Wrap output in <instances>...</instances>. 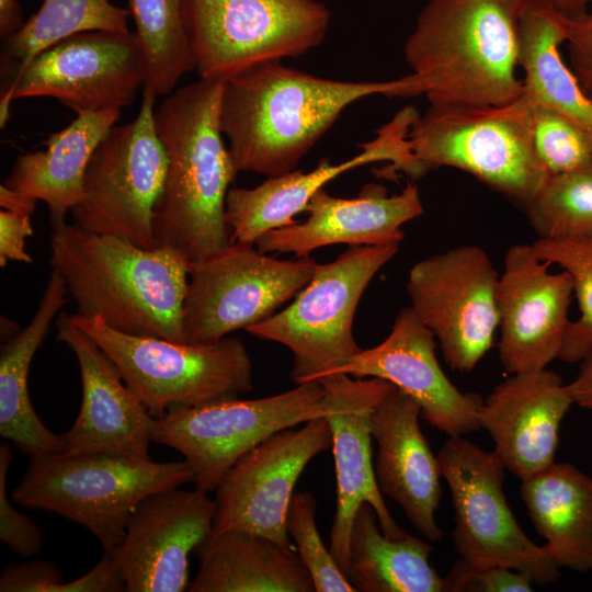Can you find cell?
Returning <instances> with one entry per match:
<instances>
[{
    "instance_id": "1",
    "label": "cell",
    "mask_w": 592,
    "mask_h": 592,
    "mask_svg": "<svg viewBox=\"0 0 592 592\" xmlns=\"http://www.w3.org/2000/svg\"><path fill=\"white\" fill-rule=\"evenodd\" d=\"M373 94L414 96L415 82L341 81L269 61L225 81L220 128L238 171L276 177L293 171L345 107Z\"/></svg>"
},
{
    "instance_id": "2",
    "label": "cell",
    "mask_w": 592,
    "mask_h": 592,
    "mask_svg": "<svg viewBox=\"0 0 592 592\" xmlns=\"http://www.w3.org/2000/svg\"><path fill=\"white\" fill-rule=\"evenodd\" d=\"M224 84L200 78L173 90L155 110L157 134L168 159L153 210L155 244L189 264L231 243L225 205L239 171L220 128Z\"/></svg>"
},
{
    "instance_id": "3",
    "label": "cell",
    "mask_w": 592,
    "mask_h": 592,
    "mask_svg": "<svg viewBox=\"0 0 592 592\" xmlns=\"http://www.w3.org/2000/svg\"><path fill=\"white\" fill-rule=\"evenodd\" d=\"M49 248L52 271L62 278L77 315L124 333L186 342L189 263L179 254L67 223L53 227Z\"/></svg>"
},
{
    "instance_id": "4",
    "label": "cell",
    "mask_w": 592,
    "mask_h": 592,
    "mask_svg": "<svg viewBox=\"0 0 592 592\" xmlns=\"http://www.w3.org/2000/svg\"><path fill=\"white\" fill-rule=\"evenodd\" d=\"M532 0H430L405 45L417 95L436 105H500L523 93L520 21Z\"/></svg>"
},
{
    "instance_id": "5",
    "label": "cell",
    "mask_w": 592,
    "mask_h": 592,
    "mask_svg": "<svg viewBox=\"0 0 592 592\" xmlns=\"http://www.w3.org/2000/svg\"><path fill=\"white\" fill-rule=\"evenodd\" d=\"M353 384L352 376L338 374L270 397L171 408L156 418L152 443L181 453L193 470L195 488L207 493L216 490L241 456L269 436L341 410Z\"/></svg>"
},
{
    "instance_id": "6",
    "label": "cell",
    "mask_w": 592,
    "mask_h": 592,
    "mask_svg": "<svg viewBox=\"0 0 592 592\" xmlns=\"http://www.w3.org/2000/svg\"><path fill=\"white\" fill-rule=\"evenodd\" d=\"M186 460L98 453L57 458L32 457L12 492L20 505L59 514L86 527L103 551L122 543L127 522L147 497L193 482Z\"/></svg>"
},
{
    "instance_id": "7",
    "label": "cell",
    "mask_w": 592,
    "mask_h": 592,
    "mask_svg": "<svg viewBox=\"0 0 592 592\" xmlns=\"http://www.w3.org/2000/svg\"><path fill=\"white\" fill-rule=\"evenodd\" d=\"M408 138L429 170L459 169L522 205L548 178L535 151L523 93L500 105L430 104L412 123Z\"/></svg>"
},
{
    "instance_id": "8",
    "label": "cell",
    "mask_w": 592,
    "mask_h": 592,
    "mask_svg": "<svg viewBox=\"0 0 592 592\" xmlns=\"http://www.w3.org/2000/svg\"><path fill=\"white\" fill-rule=\"evenodd\" d=\"M70 317L113 361L155 418L175 407L239 398L253 388L252 361L238 338L174 342L124 333L94 317Z\"/></svg>"
},
{
    "instance_id": "9",
    "label": "cell",
    "mask_w": 592,
    "mask_h": 592,
    "mask_svg": "<svg viewBox=\"0 0 592 592\" xmlns=\"http://www.w3.org/2000/svg\"><path fill=\"white\" fill-rule=\"evenodd\" d=\"M398 250L399 244L351 246L334 261L318 263L287 307L246 331L291 351V379L296 385L339 374L361 351L353 335L360 299Z\"/></svg>"
},
{
    "instance_id": "10",
    "label": "cell",
    "mask_w": 592,
    "mask_h": 592,
    "mask_svg": "<svg viewBox=\"0 0 592 592\" xmlns=\"http://www.w3.org/2000/svg\"><path fill=\"white\" fill-rule=\"evenodd\" d=\"M182 10L200 78L224 82L307 54L323 42L331 21L319 0H183Z\"/></svg>"
},
{
    "instance_id": "11",
    "label": "cell",
    "mask_w": 592,
    "mask_h": 592,
    "mask_svg": "<svg viewBox=\"0 0 592 592\" xmlns=\"http://www.w3.org/2000/svg\"><path fill=\"white\" fill-rule=\"evenodd\" d=\"M153 94L143 91L137 116L114 125L94 149L71 209L81 228L155 249L152 218L168 159L155 124Z\"/></svg>"
},
{
    "instance_id": "12",
    "label": "cell",
    "mask_w": 592,
    "mask_h": 592,
    "mask_svg": "<svg viewBox=\"0 0 592 592\" xmlns=\"http://www.w3.org/2000/svg\"><path fill=\"white\" fill-rule=\"evenodd\" d=\"M317 265L310 257L280 260L242 242L190 263L186 342H217L271 317L308 284Z\"/></svg>"
},
{
    "instance_id": "13",
    "label": "cell",
    "mask_w": 592,
    "mask_h": 592,
    "mask_svg": "<svg viewBox=\"0 0 592 592\" xmlns=\"http://www.w3.org/2000/svg\"><path fill=\"white\" fill-rule=\"evenodd\" d=\"M437 459L451 490L459 557L521 571L537 584L560 577L547 547L534 544L516 522L503 491L505 467L494 451H483L464 436H448Z\"/></svg>"
},
{
    "instance_id": "14",
    "label": "cell",
    "mask_w": 592,
    "mask_h": 592,
    "mask_svg": "<svg viewBox=\"0 0 592 592\" xmlns=\"http://www.w3.org/2000/svg\"><path fill=\"white\" fill-rule=\"evenodd\" d=\"M144 84V57L134 32L76 34L1 75V127L16 99L53 98L76 113L121 110Z\"/></svg>"
},
{
    "instance_id": "15",
    "label": "cell",
    "mask_w": 592,
    "mask_h": 592,
    "mask_svg": "<svg viewBox=\"0 0 592 592\" xmlns=\"http://www.w3.org/2000/svg\"><path fill=\"white\" fill-rule=\"evenodd\" d=\"M499 273L477 244L454 247L418 261L406 291L410 307L437 339L453 371L470 372L499 328Z\"/></svg>"
},
{
    "instance_id": "16",
    "label": "cell",
    "mask_w": 592,
    "mask_h": 592,
    "mask_svg": "<svg viewBox=\"0 0 592 592\" xmlns=\"http://www.w3.org/2000/svg\"><path fill=\"white\" fill-rule=\"evenodd\" d=\"M332 446L326 418L274 433L241 456L216 488L212 535L239 530L297 551L286 517L296 482L308 463Z\"/></svg>"
},
{
    "instance_id": "17",
    "label": "cell",
    "mask_w": 592,
    "mask_h": 592,
    "mask_svg": "<svg viewBox=\"0 0 592 592\" xmlns=\"http://www.w3.org/2000/svg\"><path fill=\"white\" fill-rule=\"evenodd\" d=\"M418 115L413 106L401 109L377 129L374 139L360 145V153L345 161L334 164L323 158L309 172L293 170L269 177L252 189L230 187L225 205L230 241L255 244L264 234L295 224V215L306 210L316 192L351 169L388 161V174L400 171L412 179L421 178L429 169L413 155L408 138Z\"/></svg>"
},
{
    "instance_id": "18",
    "label": "cell",
    "mask_w": 592,
    "mask_h": 592,
    "mask_svg": "<svg viewBox=\"0 0 592 592\" xmlns=\"http://www.w3.org/2000/svg\"><path fill=\"white\" fill-rule=\"evenodd\" d=\"M532 243H515L504 255L497 286L499 360L508 374L544 369L558 358L570 325L573 284L553 273Z\"/></svg>"
},
{
    "instance_id": "19",
    "label": "cell",
    "mask_w": 592,
    "mask_h": 592,
    "mask_svg": "<svg viewBox=\"0 0 592 592\" xmlns=\"http://www.w3.org/2000/svg\"><path fill=\"white\" fill-rule=\"evenodd\" d=\"M215 500L206 492L170 489L144 499L112 553L127 592H183L190 554L212 535ZM107 553V551H106Z\"/></svg>"
},
{
    "instance_id": "20",
    "label": "cell",
    "mask_w": 592,
    "mask_h": 592,
    "mask_svg": "<svg viewBox=\"0 0 592 592\" xmlns=\"http://www.w3.org/2000/svg\"><path fill=\"white\" fill-rule=\"evenodd\" d=\"M56 339L75 354L81 378V407L72 426L60 434L57 458L109 453L151 458L156 418L126 385L106 353L70 315L56 319Z\"/></svg>"
},
{
    "instance_id": "21",
    "label": "cell",
    "mask_w": 592,
    "mask_h": 592,
    "mask_svg": "<svg viewBox=\"0 0 592 592\" xmlns=\"http://www.w3.org/2000/svg\"><path fill=\"white\" fill-rule=\"evenodd\" d=\"M435 337L413 309L402 308L390 333L378 345L362 350L339 374L385 379L410 396L421 415L448 436L480 429L478 412L483 398L462 392L447 378L435 354Z\"/></svg>"
},
{
    "instance_id": "22",
    "label": "cell",
    "mask_w": 592,
    "mask_h": 592,
    "mask_svg": "<svg viewBox=\"0 0 592 592\" xmlns=\"http://www.w3.org/2000/svg\"><path fill=\"white\" fill-rule=\"evenodd\" d=\"M304 221L271 230L255 241L264 253L309 257L314 250L338 243L350 246L399 244L402 225L423 213L418 186L409 183L388 195L378 183L364 185L356 197L342 198L319 190L310 198Z\"/></svg>"
},
{
    "instance_id": "23",
    "label": "cell",
    "mask_w": 592,
    "mask_h": 592,
    "mask_svg": "<svg viewBox=\"0 0 592 592\" xmlns=\"http://www.w3.org/2000/svg\"><path fill=\"white\" fill-rule=\"evenodd\" d=\"M574 403L568 384L546 368L511 374L479 409V426L505 469L522 480L550 465L561 422Z\"/></svg>"
},
{
    "instance_id": "24",
    "label": "cell",
    "mask_w": 592,
    "mask_h": 592,
    "mask_svg": "<svg viewBox=\"0 0 592 592\" xmlns=\"http://www.w3.org/2000/svg\"><path fill=\"white\" fill-rule=\"evenodd\" d=\"M420 415L418 403L396 386L379 400L369 420L378 447L374 468L380 492L401 506L424 538L437 542L444 534L435 521L442 474Z\"/></svg>"
},
{
    "instance_id": "25",
    "label": "cell",
    "mask_w": 592,
    "mask_h": 592,
    "mask_svg": "<svg viewBox=\"0 0 592 592\" xmlns=\"http://www.w3.org/2000/svg\"><path fill=\"white\" fill-rule=\"evenodd\" d=\"M392 386L377 377H355L346 405L326 418L332 434L337 479V506L329 549L343 573L349 562L353 521L364 502L374 508L386 536L399 538L407 533L396 523L384 501L372 460L371 414Z\"/></svg>"
},
{
    "instance_id": "26",
    "label": "cell",
    "mask_w": 592,
    "mask_h": 592,
    "mask_svg": "<svg viewBox=\"0 0 592 592\" xmlns=\"http://www.w3.org/2000/svg\"><path fill=\"white\" fill-rule=\"evenodd\" d=\"M121 110L80 112L45 141V150L20 155L4 185L48 208L52 227L66 223L80 202L88 162L100 141L116 125Z\"/></svg>"
},
{
    "instance_id": "27",
    "label": "cell",
    "mask_w": 592,
    "mask_h": 592,
    "mask_svg": "<svg viewBox=\"0 0 592 592\" xmlns=\"http://www.w3.org/2000/svg\"><path fill=\"white\" fill-rule=\"evenodd\" d=\"M68 295L62 278L52 271L31 321L5 340L0 350V434L31 458L56 456L62 446L60 435L36 414L27 382L34 354Z\"/></svg>"
},
{
    "instance_id": "28",
    "label": "cell",
    "mask_w": 592,
    "mask_h": 592,
    "mask_svg": "<svg viewBox=\"0 0 592 592\" xmlns=\"http://www.w3.org/2000/svg\"><path fill=\"white\" fill-rule=\"evenodd\" d=\"M197 572L190 592H316L297 551L239 530L210 535L194 551Z\"/></svg>"
},
{
    "instance_id": "29",
    "label": "cell",
    "mask_w": 592,
    "mask_h": 592,
    "mask_svg": "<svg viewBox=\"0 0 592 592\" xmlns=\"http://www.w3.org/2000/svg\"><path fill=\"white\" fill-rule=\"evenodd\" d=\"M522 500L559 568L592 570V478L553 462L522 480Z\"/></svg>"
},
{
    "instance_id": "30",
    "label": "cell",
    "mask_w": 592,
    "mask_h": 592,
    "mask_svg": "<svg viewBox=\"0 0 592 592\" xmlns=\"http://www.w3.org/2000/svg\"><path fill=\"white\" fill-rule=\"evenodd\" d=\"M429 543L406 533L386 536L374 508H358L344 572L356 592H443V578L430 561Z\"/></svg>"
},
{
    "instance_id": "31",
    "label": "cell",
    "mask_w": 592,
    "mask_h": 592,
    "mask_svg": "<svg viewBox=\"0 0 592 592\" xmlns=\"http://www.w3.org/2000/svg\"><path fill=\"white\" fill-rule=\"evenodd\" d=\"M566 37L567 18L532 0L520 21L523 93L577 123L592 140V100L561 56L560 46Z\"/></svg>"
},
{
    "instance_id": "32",
    "label": "cell",
    "mask_w": 592,
    "mask_h": 592,
    "mask_svg": "<svg viewBox=\"0 0 592 592\" xmlns=\"http://www.w3.org/2000/svg\"><path fill=\"white\" fill-rule=\"evenodd\" d=\"M128 8L111 0H43L39 9L14 33L2 38L1 75L76 34L105 31L129 33Z\"/></svg>"
},
{
    "instance_id": "33",
    "label": "cell",
    "mask_w": 592,
    "mask_h": 592,
    "mask_svg": "<svg viewBox=\"0 0 592 592\" xmlns=\"http://www.w3.org/2000/svg\"><path fill=\"white\" fill-rule=\"evenodd\" d=\"M145 64L143 91L170 94L195 69L183 20V0H127Z\"/></svg>"
},
{
    "instance_id": "34",
    "label": "cell",
    "mask_w": 592,
    "mask_h": 592,
    "mask_svg": "<svg viewBox=\"0 0 592 592\" xmlns=\"http://www.w3.org/2000/svg\"><path fill=\"white\" fill-rule=\"evenodd\" d=\"M523 206L538 238H592V160L548 175Z\"/></svg>"
},
{
    "instance_id": "35",
    "label": "cell",
    "mask_w": 592,
    "mask_h": 592,
    "mask_svg": "<svg viewBox=\"0 0 592 592\" xmlns=\"http://www.w3.org/2000/svg\"><path fill=\"white\" fill-rule=\"evenodd\" d=\"M532 244L542 260L571 276L580 316L570 322L558 360L581 362L592 354V238H537Z\"/></svg>"
},
{
    "instance_id": "36",
    "label": "cell",
    "mask_w": 592,
    "mask_h": 592,
    "mask_svg": "<svg viewBox=\"0 0 592 592\" xmlns=\"http://www.w3.org/2000/svg\"><path fill=\"white\" fill-rule=\"evenodd\" d=\"M523 95L528 102L535 151L548 175L570 171L592 160V140L577 123Z\"/></svg>"
},
{
    "instance_id": "37",
    "label": "cell",
    "mask_w": 592,
    "mask_h": 592,
    "mask_svg": "<svg viewBox=\"0 0 592 592\" xmlns=\"http://www.w3.org/2000/svg\"><path fill=\"white\" fill-rule=\"evenodd\" d=\"M316 506L317 501L310 492L294 493L286 517L288 535L296 543L316 592H355L320 537Z\"/></svg>"
},
{
    "instance_id": "38",
    "label": "cell",
    "mask_w": 592,
    "mask_h": 592,
    "mask_svg": "<svg viewBox=\"0 0 592 592\" xmlns=\"http://www.w3.org/2000/svg\"><path fill=\"white\" fill-rule=\"evenodd\" d=\"M533 580L521 571L499 566L454 561L443 578L444 592H531Z\"/></svg>"
},
{
    "instance_id": "39",
    "label": "cell",
    "mask_w": 592,
    "mask_h": 592,
    "mask_svg": "<svg viewBox=\"0 0 592 592\" xmlns=\"http://www.w3.org/2000/svg\"><path fill=\"white\" fill-rule=\"evenodd\" d=\"M13 459L9 442L0 444V539L22 558L36 555L43 547V533L27 515L14 509L8 498V470Z\"/></svg>"
},
{
    "instance_id": "40",
    "label": "cell",
    "mask_w": 592,
    "mask_h": 592,
    "mask_svg": "<svg viewBox=\"0 0 592 592\" xmlns=\"http://www.w3.org/2000/svg\"><path fill=\"white\" fill-rule=\"evenodd\" d=\"M62 576L55 563L32 560L7 566L0 577L1 592H57Z\"/></svg>"
},
{
    "instance_id": "41",
    "label": "cell",
    "mask_w": 592,
    "mask_h": 592,
    "mask_svg": "<svg viewBox=\"0 0 592 592\" xmlns=\"http://www.w3.org/2000/svg\"><path fill=\"white\" fill-rule=\"evenodd\" d=\"M569 67L584 93L592 100V9L578 19L567 18Z\"/></svg>"
},
{
    "instance_id": "42",
    "label": "cell",
    "mask_w": 592,
    "mask_h": 592,
    "mask_svg": "<svg viewBox=\"0 0 592 592\" xmlns=\"http://www.w3.org/2000/svg\"><path fill=\"white\" fill-rule=\"evenodd\" d=\"M32 214L1 208L0 212V266L9 261L32 263L25 249L26 239L33 235Z\"/></svg>"
},
{
    "instance_id": "43",
    "label": "cell",
    "mask_w": 592,
    "mask_h": 592,
    "mask_svg": "<svg viewBox=\"0 0 592 592\" xmlns=\"http://www.w3.org/2000/svg\"><path fill=\"white\" fill-rule=\"evenodd\" d=\"M568 387L574 403L592 411V354L580 362L579 372Z\"/></svg>"
},
{
    "instance_id": "44",
    "label": "cell",
    "mask_w": 592,
    "mask_h": 592,
    "mask_svg": "<svg viewBox=\"0 0 592 592\" xmlns=\"http://www.w3.org/2000/svg\"><path fill=\"white\" fill-rule=\"evenodd\" d=\"M23 24L19 0H0V34L4 38Z\"/></svg>"
},
{
    "instance_id": "45",
    "label": "cell",
    "mask_w": 592,
    "mask_h": 592,
    "mask_svg": "<svg viewBox=\"0 0 592 592\" xmlns=\"http://www.w3.org/2000/svg\"><path fill=\"white\" fill-rule=\"evenodd\" d=\"M36 202V200L14 191L3 183L0 186V206L3 209L33 214Z\"/></svg>"
},
{
    "instance_id": "46",
    "label": "cell",
    "mask_w": 592,
    "mask_h": 592,
    "mask_svg": "<svg viewBox=\"0 0 592 592\" xmlns=\"http://www.w3.org/2000/svg\"><path fill=\"white\" fill-rule=\"evenodd\" d=\"M549 7H551L554 10L562 14L563 16L568 19H578L582 15H584L588 11L590 5L592 4V0H538Z\"/></svg>"
}]
</instances>
